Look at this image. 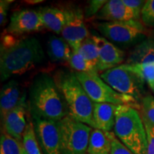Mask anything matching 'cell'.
Returning <instances> with one entry per match:
<instances>
[{"instance_id":"obj_1","label":"cell","mask_w":154,"mask_h":154,"mask_svg":"<svg viewBox=\"0 0 154 154\" xmlns=\"http://www.w3.org/2000/svg\"><path fill=\"white\" fill-rule=\"evenodd\" d=\"M32 115L41 119L60 121L69 115L66 102L55 80L47 74L35 77L29 88Z\"/></svg>"},{"instance_id":"obj_2","label":"cell","mask_w":154,"mask_h":154,"mask_svg":"<svg viewBox=\"0 0 154 154\" xmlns=\"http://www.w3.org/2000/svg\"><path fill=\"white\" fill-rule=\"evenodd\" d=\"M45 56L36 38H26L7 48H2L0 58L1 81L24 74L43 62Z\"/></svg>"},{"instance_id":"obj_3","label":"cell","mask_w":154,"mask_h":154,"mask_svg":"<svg viewBox=\"0 0 154 154\" xmlns=\"http://www.w3.org/2000/svg\"><path fill=\"white\" fill-rule=\"evenodd\" d=\"M55 82L66 102L69 115L75 120L96 128L94 102L83 88L75 72L59 73Z\"/></svg>"},{"instance_id":"obj_4","label":"cell","mask_w":154,"mask_h":154,"mask_svg":"<svg viewBox=\"0 0 154 154\" xmlns=\"http://www.w3.org/2000/svg\"><path fill=\"white\" fill-rule=\"evenodd\" d=\"M113 130L119 140L134 154H147L146 131L137 109L118 106Z\"/></svg>"},{"instance_id":"obj_5","label":"cell","mask_w":154,"mask_h":154,"mask_svg":"<svg viewBox=\"0 0 154 154\" xmlns=\"http://www.w3.org/2000/svg\"><path fill=\"white\" fill-rule=\"evenodd\" d=\"M86 93L94 103H111L116 106H129L140 109V104L132 96L116 91L98 74L75 72Z\"/></svg>"},{"instance_id":"obj_6","label":"cell","mask_w":154,"mask_h":154,"mask_svg":"<svg viewBox=\"0 0 154 154\" xmlns=\"http://www.w3.org/2000/svg\"><path fill=\"white\" fill-rule=\"evenodd\" d=\"M100 77L116 91L132 96L138 103L146 96L145 82L128 63L109 69Z\"/></svg>"},{"instance_id":"obj_7","label":"cell","mask_w":154,"mask_h":154,"mask_svg":"<svg viewBox=\"0 0 154 154\" xmlns=\"http://www.w3.org/2000/svg\"><path fill=\"white\" fill-rule=\"evenodd\" d=\"M96 27L107 40L123 47L137 45L146 39L148 34L144 25L136 20L100 22L96 24Z\"/></svg>"},{"instance_id":"obj_8","label":"cell","mask_w":154,"mask_h":154,"mask_svg":"<svg viewBox=\"0 0 154 154\" xmlns=\"http://www.w3.org/2000/svg\"><path fill=\"white\" fill-rule=\"evenodd\" d=\"M61 154H86L92 128L75 120L70 115L59 121Z\"/></svg>"},{"instance_id":"obj_9","label":"cell","mask_w":154,"mask_h":154,"mask_svg":"<svg viewBox=\"0 0 154 154\" xmlns=\"http://www.w3.org/2000/svg\"><path fill=\"white\" fill-rule=\"evenodd\" d=\"M34 130L44 154H61L59 122L32 115Z\"/></svg>"},{"instance_id":"obj_10","label":"cell","mask_w":154,"mask_h":154,"mask_svg":"<svg viewBox=\"0 0 154 154\" xmlns=\"http://www.w3.org/2000/svg\"><path fill=\"white\" fill-rule=\"evenodd\" d=\"M44 28V24L38 11L22 9L13 13L7 32L14 35L38 32Z\"/></svg>"},{"instance_id":"obj_11","label":"cell","mask_w":154,"mask_h":154,"mask_svg":"<svg viewBox=\"0 0 154 154\" xmlns=\"http://www.w3.org/2000/svg\"><path fill=\"white\" fill-rule=\"evenodd\" d=\"M94 43L99 51V62L96 69L99 72H104L121 65L125 59V52L116 47L106 38L98 35H92Z\"/></svg>"},{"instance_id":"obj_12","label":"cell","mask_w":154,"mask_h":154,"mask_svg":"<svg viewBox=\"0 0 154 154\" xmlns=\"http://www.w3.org/2000/svg\"><path fill=\"white\" fill-rule=\"evenodd\" d=\"M69 11L68 20L63 29L61 36L72 51H77L82 42L89 37V32L83 20L82 15L78 11Z\"/></svg>"},{"instance_id":"obj_13","label":"cell","mask_w":154,"mask_h":154,"mask_svg":"<svg viewBox=\"0 0 154 154\" xmlns=\"http://www.w3.org/2000/svg\"><path fill=\"white\" fill-rule=\"evenodd\" d=\"M26 95L24 94L19 104L2 119L5 134L20 141H22L23 135L27 126L26 121Z\"/></svg>"},{"instance_id":"obj_14","label":"cell","mask_w":154,"mask_h":154,"mask_svg":"<svg viewBox=\"0 0 154 154\" xmlns=\"http://www.w3.org/2000/svg\"><path fill=\"white\" fill-rule=\"evenodd\" d=\"M94 18L106 22H128L136 20L134 12L123 0H109Z\"/></svg>"},{"instance_id":"obj_15","label":"cell","mask_w":154,"mask_h":154,"mask_svg":"<svg viewBox=\"0 0 154 154\" xmlns=\"http://www.w3.org/2000/svg\"><path fill=\"white\" fill-rule=\"evenodd\" d=\"M24 94L16 80H10L4 84L0 94V114L2 119L7 113L19 104Z\"/></svg>"},{"instance_id":"obj_16","label":"cell","mask_w":154,"mask_h":154,"mask_svg":"<svg viewBox=\"0 0 154 154\" xmlns=\"http://www.w3.org/2000/svg\"><path fill=\"white\" fill-rule=\"evenodd\" d=\"M117 106L111 103H94V121L96 128L105 132H111L114 128Z\"/></svg>"},{"instance_id":"obj_17","label":"cell","mask_w":154,"mask_h":154,"mask_svg":"<svg viewBox=\"0 0 154 154\" xmlns=\"http://www.w3.org/2000/svg\"><path fill=\"white\" fill-rule=\"evenodd\" d=\"M44 27L57 34H61L69 18V10L54 7H43L39 11Z\"/></svg>"},{"instance_id":"obj_18","label":"cell","mask_w":154,"mask_h":154,"mask_svg":"<svg viewBox=\"0 0 154 154\" xmlns=\"http://www.w3.org/2000/svg\"><path fill=\"white\" fill-rule=\"evenodd\" d=\"M154 40L146 38L134 47L126 59L128 64L135 65L153 62Z\"/></svg>"},{"instance_id":"obj_19","label":"cell","mask_w":154,"mask_h":154,"mask_svg":"<svg viewBox=\"0 0 154 154\" xmlns=\"http://www.w3.org/2000/svg\"><path fill=\"white\" fill-rule=\"evenodd\" d=\"M47 52L51 61L64 63L69 62L72 49L62 37L51 36L47 42Z\"/></svg>"},{"instance_id":"obj_20","label":"cell","mask_w":154,"mask_h":154,"mask_svg":"<svg viewBox=\"0 0 154 154\" xmlns=\"http://www.w3.org/2000/svg\"><path fill=\"white\" fill-rule=\"evenodd\" d=\"M111 142L106 132L94 128L90 135L88 154H111Z\"/></svg>"},{"instance_id":"obj_21","label":"cell","mask_w":154,"mask_h":154,"mask_svg":"<svg viewBox=\"0 0 154 154\" xmlns=\"http://www.w3.org/2000/svg\"><path fill=\"white\" fill-rule=\"evenodd\" d=\"M0 154H28L22 141L11 137L9 135L2 134L0 138Z\"/></svg>"},{"instance_id":"obj_22","label":"cell","mask_w":154,"mask_h":154,"mask_svg":"<svg viewBox=\"0 0 154 154\" xmlns=\"http://www.w3.org/2000/svg\"><path fill=\"white\" fill-rule=\"evenodd\" d=\"M22 143L28 154H42L34 130L33 121H29L23 135Z\"/></svg>"},{"instance_id":"obj_23","label":"cell","mask_w":154,"mask_h":154,"mask_svg":"<svg viewBox=\"0 0 154 154\" xmlns=\"http://www.w3.org/2000/svg\"><path fill=\"white\" fill-rule=\"evenodd\" d=\"M77 51H79L86 61H88L96 69L98 62H99V51L91 36L86 38L82 42Z\"/></svg>"},{"instance_id":"obj_24","label":"cell","mask_w":154,"mask_h":154,"mask_svg":"<svg viewBox=\"0 0 154 154\" xmlns=\"http://www.w3.org/2000/svg\"><path fill=\"white\" fill-rule=\"evenodd\" d=\"M69 63L76 72H84L88 74H98L97 70L80 54L79 51H72Z\"/></svg>"},{"instance_id":"obj_25","label":"cell","mask_w":154,"mask_h":154,"mask_svg":"<svg viewBox=\"0 0 154 154\" xmlns=\"http://www.w3.org/2000/svg\"><path fill=\"white\" fill-rule=\"evenodd\" d=\"M131 66L134 72L143 79L154 94V61Z\"/></svg>"},{"instance_id":"obj_26","label":"cell","mask_w":154,"mask_h":154,"mask_svg":"<svg viewBox=\"0 0 154 154\" xmlns=\"http://www.w3.org/2000/svg\"><path fill=\"white\" fill-rule=\"evenodd\" d=\"M140 116L143 123L154 127V97L146 95L140 101Z\"/></svg>"},{"instance_id":"obj_27","label":"cell","mask_w":154,"mask_h":154,"mask_svg":"<svg viewBox=\"0 0 154 154\" xmlns=\"http://www.w3.org/2000/svg\"><path fill=\"white\" fill-rule=\"evenodd\" d=\"M141 23L146 27L154 28V0H148L140 14Z\"/></svg>"},{"instance_id":"obj_28","label":"cell","mask_w":154,"mask_h":154,"mask_svg":"<svg viewBox=\"0 0 154 154\" xmlns=\"http://www.w3.org/2000/svg\"><path fill=\"white\" fill-rule=\"evenodd\" d=\"M111 142V154H134L116 138L114 133L106 132Z\"/></svg>"},{"instance_id":"obj_29","label":"cell","mask_w":154,"mask_h":154,"mask_svg":"<svg viewBox=\"0 0 154 154\" xmlns=\"http://www.w3.org/2000/svg\"><path fill=\"white\" fill-rule=\"evenodd\" d=\"M106 2L107 1H105V0H92V1H90L88 6L86 9L85 14L86 18L95 17Z\"/></svg>"},{"instance_id":"obj_30","label":"cell","mask_w":154,"mask_h":154,"mask_svg":"<svg viewBox=\"0 0 154 154\" xmlns=\"http://www.w3.org/2000/svg\"><path fill=\"white\" fill-rule=\"evenodd\" d=\"M124 3L127 7H129L136 17V20L140 18L141 11L143 9L144 5L146 1H142V0H123Z\"/></svg>"},{"instance_id":"obj_31","label":"cell","mask_w":154,"mask_h":154,"mask_svg":"<svg viewBox=\"0 0 154 154\" xmlns=\"http://www.w3.org/2000/svg\"><path fill=\"white\" fill-rule=\"evenodd\" d=\"M147 136V154H154V127L143 123Z\"/></svg>"},{"instance_id":"obj_32","label":"cell","mask_w":154,"mask_h":154,"mask_svg":"<svg viewBox=\"0 0 154 154\" xmlns=\"http://www.w3.org/2000/svg\"><path fill=\"white\" fill-rule=\"evenodd\" d=\"M13 1H8V0H2L0 2V24L2 26L5 24L7 21V11H8L9 5Z\"/></svg>"},{"instance_id":"obj_33","label":"cell","mask_w":154,"mask_h":154,"mask_svg":"<svg viewBox=\"0 0 154 154\" xmlns=\"http://www.w3.org/2000/svg\"><path fill=\"white\" fill-rule=\"evenodd\" d=\"M151 34H152V38H153V39L154 40V29H153V31H152Z\"/></svg>"}]
</instances>
